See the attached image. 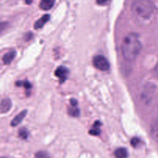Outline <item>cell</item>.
Listing matches in <instances>:
<instances>
[{
	"mask_svg": "<svg viewBox=\"0 0 158 158\" xmlns=\"http://www.w3.org/2000/svg\"><path fill=\"white\" fill-rule=\"evenodd\" d=\"M36 158H50L49 153L46 151H39L35 155Z\"/></svg>",
	"mask_w": 158,
	"mask_h": 158,
	"instance_id": "obj_14",
	"label": "cell"
},
{
	"mask_svg": "<svg viewBox=\"0 0 158 158\" xmlns=\"http://www.w3.org/2000/svg\"><path fill=\"white\" fill-rule=\"evenodd\" d=\"M54 74H55V75L57 76L58 78H60V81L63 82L64 81H65V79L67 78V77H68V70L65 67H59V68H57V69H56Z\"/></svg>",
	"mask_w": 158,
	"mask_h": 158,
	"instance_id": "obj_4",
	"label": "cell"
},
{
	"mask_svg": "<svg viewBox=\"0 0 158 158\" xmlns=\"http://www.w3.org/2000/svg\"><path fill=\"white\" fill-rule=\"evenodd\" d=\"M139 143V139H138V138H136V137L133 138V139H132V140H131V144H132V146H133V147H136V146L138 145V143Z\"/></svg>",
	"mask_w": 158,
	"mask_h": 158,
	"instance_id": "obj_18",
	"label": "cell"
},
{
	"mask_svg": "<svg viewBox=\"0 0 158 158\" xmlns=\"http://www.w3.org/2000/svg\"><path fill=\"white\" fill-rule=\"evenodd\" d=\"M16 84H17L19 86L21 85L23 86L25 89H30V88H31V85H30V83L29 82V81H22V82H18V83H16Z\"/></svg>",
	"mask_w": 158,
	"mask_h": 158,
	"instance_id": "obj_16",
	"label": "cell"
},
{
	"mask_svg": "<svg viewBox=\"0 0 158 158\" xmlns=\"http://www.w3.org/2000/svg\"><path fill=\"white\" fill-rule=\"evenodd\" d=\"M27 110H23L21 112H19L18 115H16V117L12 120L11 125L13 126V127H16V126L19 125V124L22 122L23 119L25 118L26 115H27Z\"/></svg>",
	"mask_w": 158,
	"mask_h": 158,
	"instance_id": "obj_7",
	"label": "cell"
},
{
	"mask_svg": "<svg viewBox=\"0 0 158 158\" xmlns=\"http://www.w3.org/2000/svg\"><path fill=\"white\" fill-rule=\"evenodd\" d=\"M55 0H41L40 2V8L43 10H49L54 6Z\"/></svg>",
	"mask_w": 158,
	"mask_h": 158,
	"instance_id": "obj_6",
	"label": "cell"
},
{
	"mask_svg": "<svg viewBox=\"0 0 158 158\" xmlns=\"http://www.w3.org/2000/svg\"><path fill=\"white\" fill-rule=\"evenodd\" d=\"M69 110H68V113L71 115V116L77 117L79 115V113H80V111L77 109L76 106H71V108H69Z\"/></svg>",
	"mask_w": 158,
	"mask_h": 158,
	"instance_id": "obj_13",
	"label": "cell"
},
{
	"mask_svg": "<svg viewBox=\"0 0 158 158\" xmlns=\"http://www.w3.org/2000/svg\"><path fill=\"white\" fill-rule=\"evenodd\" d=\"M141 47L138 35L133 33L127 34L123 38L122 44V52L125 60L127 61H133L139 55Z\"/></svg>",
	"mask_w": 158,
	"mask_h": 158,
	"instance_id": "obj_1",
	"label": "cell"
},
{
	"mask_svg": "<svg viewBox=\"0 0 158 158\" xmlns=\"http://www.w3.org/2000/svg\"><path fill=\"white\" fill-rule=\"evenodd\" d=\"M110 2V0H96L97 4L100 6H105Z\"/></svg>",
	"mask_w": 158,
	"mask_h": 158,
	"instance_id": "obj_17",
	"label": "cell"
},
{
	"mask_svg": "<svg viewBox=\"0 0 158 158\" xmlns=\"http://www.w3.org/2000/svg\"><path fill=\"white\" fill-rule=\"evenodd\" d=\"M131 9L137 17L143 19L151 18L156 10L151 0H136L132 4Z\"/></svg>",
	"mask_w": 158,
	"mask_h": 158,
	"instance_id": "obj_2",
	"label": "cell"
},
{
	"mask_svg": "<svg viewBox=\"0 0 158 158\" xmlns=\"http://www.w3.org/2000/svg\"><path fill=\"white\" fill-rule=\"evenodd\" d=\"M50 16L49 15H44V16H42L41 18H40L34 24V28L36 30H38V29H40L44 26V24L49 20Z\"/></svg>",
	"mask_w": 158,
	"mask_h": 158,
	"instance_id": "obj_8",
	"label": "cell"
},
{
	"mask_svg": "<svg viewBox=\"0 0 158 158\" xmlns=\"http://www.w3.org/2000/svg\"><path fill=\"white\" fill-rule=\"evenodd\" d=\"M100 125H101V123L99 122H95V125L93 126V128L89 131V133L93 135V136H98L101 133V130H100L99 128Z\"/></svg>",
	"mask_w": 158,
	"mask_h": 158,
	"instance_id": "obj_11",
	"label": "cell"
},
{
	"mask_svg": "<svg viewBox=\"0 0 158 158\" xmlns=\"http://www.w3.org/2000/svg\"><path fill=\"white\" fill-rule=\"evenodd\" d=\"M19 136L22 139H27V136H28V132H27V130L25 128H22L19 131Z\"/></svg>",
	"mask_w": 158,
	"mask_h": 158,
	"instance_id": "obj_15",
	"label": "cell"
},
{
	"mask_svg": "<svg viewBox=\"0 0 158 158\" xmlns=\"http://www.w3.org/2000/svg\"><path fill=\"white\" fill-rule=\"evenodd\" d=\"M26 2H27V4H30L32 2V0H26Z\"/></svg>",
	"mask_w": 158,
	"mask_h": 158,
	"instance_id": "obj_22",
	"label": "cell"
},
{
	"mask_svg": "<svg viewBox=\"0 0 158 158\" xmlns=\"http://www.w3.org/2000/svg\"><path fill=\"white\" fill-rule=\"evenodd\" d=\"M77 101H76L74 98H73V99H71V106H77Z\"/></svg>",
	"mask_w": 158,
	"mask_h": 158,
	"instance_id": "obj_20",
	"label": "cell"
},
{
	"mask_svg": "<svg viewBox=\"0 0 158 158\" xmlns=\"http://www.w3.org/2000/svg\"><path fill=\"white\" fill-rule=\"evenodd\" d=\"M93 64L97 69L107 71L109 69V63L107 59L102 55H97L93 58Z\"/></svg>",
	"mask_w": 158,
	"mask_h": 158,
	"instance_id": "obj_3",
	"label": "cell"
},
{
	"mask_svg": "<svg viewBox=\"0 0 158 158\" xmlns=\"http://www.w3.org/2000/svg\"><path fill=\"white\" fill-rule=\"evenodd\" d=\"M155 73H156V75L158 77V62L156 64V67H155Z\"/></svg>",
	"mask_w": 158,
	"mask_h": 158,
	"instance_id": "obj_21",
	"label": "cell"
},
{
	"mask_svg": "<svg viewBox=\"0 0 158 158\" xmlns=\"http://www.w3.org/2000/svg\"><path fill=\"white\" fill-rule=\"evenodd\" d=\"M7 27L6 23H0V33H2Z\"/></svg>",
	"mask_w": 158,
	"mask_h": 158,
	"instance_id": "obj_19",
	"label": "cell"
},
{
	"mask_svg": "<svg viewBox=\"0 0 158 158\" xmlns=\"http://www.w3.org/2000/svg\"><path fill=\"white\" fill-rule=\"evenodd\" d=\"M16 57V51H12L8 52L7 54H6L4 55L3 58H2V60H3V63L5 64H10L12 61H13V59Z\"/></svg>",
	"mask_w": 158,
	"mask_h": 158,
	"instance_id": "obj_10",
	"label": "cell"
},
{
	"mask_svg": "<svg viewBox=\"0 0 158 158\" xmlns=\"http://www.w3.org/2000/svg\"><path fill=\"white\" fill-rule=\"evenodd\" d=\"M114 155H115V158H127L128 152L126 148L120 147V148H118L115 150Z\"/></svg>",
	"mask_w": 158,
	"mask_h": 158,
	"instance_id": "obj_9",
	"label": "cell"
},
{
	"mask_svg": "<svg viewBox=\"0 0 158 158\" xmlns=\"http://www.w3.org/2000/svg\"><path fill=\"white\" fill-rule=\"evenodd\" d=\"M12 107L11 100L10 98H5L0 103V112L2 113L7 112Z\"/></svg>",
	"mask_w": 158,
	"mask_h": 158,
	"instance_id": "obj_5",
	"label": "cell"
},
{
	"mask_svg": "<svg viewBox=\"0 0 158 158\" xmlns=\"http://www.w3.org/2000/svg\"><path fill=\"white\" fill-rule=\"evenodd\" d=\"M151 136L156 142L158 143V124H154L151 129Z\"/></svg>",
	"mask_w": 158,
	"mask_h": 158,
	"instance_id": "obj_12",
	"label": "cell"
}]
</instances>
